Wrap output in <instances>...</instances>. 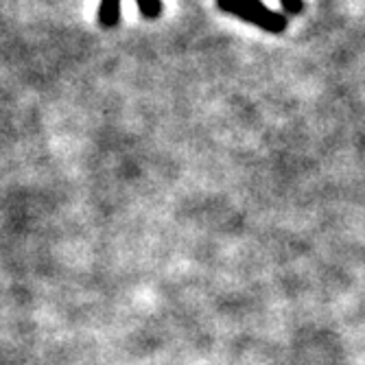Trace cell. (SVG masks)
<instances>
[{"label":"cell","mask_w":365,"mask_h":365,"mask_svg":"<svg viewBox=\"0 0 365 365\" xmlns=\"http://www.w3.org/2000/svg\"><path fill=\"white\" fill-rule=\"evenodd\" d=\"M221 11L237 16L267 33H282L287 29V16L269 9L262 0H217Z\"/></svg>","instance_id":"6da1fadb"},{"label":"cell","mask_w":365,"mask_h":365,"mask_svg":"<svg viewBox=\"0 0 365 365\" xmlns=\"http://www.w3.org/2000/svg\"><path fill=\"white\" fill-rule=\"evenodd\" d=\"M138 9L145 18L153 20L162 14V0H136ZM120 18V0H101L98 7V22L103 26H114Z\"/></svg>","instance_id":"7a4b0ae2"},{"label":"cell","mask_w":365,"mask_h":365,"mask_svg":"<svg viewBox=\"0 0 365 365\" xmlns=\"http://www.w3.org/2000/svg\"><path fill=\"white\" fill-rule=\"evenodd\" d=\"M278 3L289 16H300L304 11V0H278Z\"/></svg>","instance_id":"3957f363"}]
</instances>
